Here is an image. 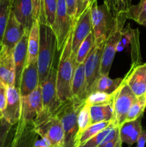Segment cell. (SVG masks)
Here are the masks:
<instances>
[{
  "label": "cell",
  "instance_id": "obj_1",
  "mask_svg": "<svg viewBox=\"0 0 146 147\" xmlns=\"http://www.w3.org/2000/svg\"><path fill=\"white\" fill-rule=\"evenodd\" d=\"M72 29L62 48L57 66V91L59 99L62 102L71 99L72 81L75 67V60L72 51Z\"/></svg>",
  "mask_w": 146,
  "mask_h": 147
},
{
  "label": "cell",
  "instance_id": "obj_2",
  "mask_svg": "<svg viewBox=\"0 0 146 147\" xmlns=\"http://www.w3.org/2000/svg\"><path fill=\"white\" fill-rule=\"evenodd\" d=\"M84 103L72 98L62 102L54 113L62 124L64 135L63 147H79L77 116Z\"/></svg>",
  "mask_w": 146,
  "mask_h": 147
},
{
  "label": "cell",
  "instance_id": "obj_3",
  "mask_svg": "<svg viewBox=\"0 0 146 147\" xmlns=\"http://www.w3.org/2000/svg\"><path fill=\"white\" fill-rule=\"evenodd\" d=\"M56 51H57V37L52 27L40 24V49L37 58L40 84L47 78L55 63Z\"/></svg>",
  "mask_w": 146,
  "mask_h": 147
},
{
  "label": "cell",
  "instance_id": "obj_4",
  "mask_svg": "<svg viewBox=\"0 0 146 147\" xmlns=\"http://www.w3.org/2000/svg\"><path fill=\"white\" fill-rule=\"evenodd\" d=\"M90 5L94 45H99L105 42L115 30L118 23V16L113 15L104 3L98 5L97 0H93Z\"/></svg>",
  "mask_w": 146,
  "mask_h": 147
},
{
  "label": "cell",
  "instance_id": "obj_5",
  "mask_svg": "<svg viewBox=\"0 0 146 147\" xmlns=\"http://www.w3.org/2000/svg\"><path fill=\"white\" fill-rule=\"evenodd\" d=\"M34 129L39 136L45 138L52 147L64 146V131L61 121L56 115L40 116L34 122Z\"/></svg>",
  "mask_w": 146,
  "mask_h": 147
},
{
  "label": "cell",
  "instance_id": "obj_6",
  "mask_svg": "<svg viewBox=\"0 0 146 147\" xmlns=\"http://www.w3.org/2000/svg\"><path fill=\"white\" fill-rule=\"evenodd\" d=\"M117 16L118 23L117 27L104 43L100 65V75L108 76L117 47L123 38V30L124 28L125 22L127 20L125 11H120Z\"/></svg>",
  "mask_w": 146,
  "mask_h": 147
},
{
  "label": "cell",
  "instance_id": "obj_7",
  "mask_svg": "<svg viewBox=\"0 0 146 147\" xmlns=\"http://www.w3.org/2000/svg\"><path fill=\"white\" fill-rule=\"evenodd\" d=\"M137 97L134 95L123 78L121 84L113 93V109L114 113L113 123L116 126H120L125 122L127 113Z\"/></svg>",
  "mask_w": 146,
  "mask_h": 147
},
{
  "label": "cell",
  "instance_id": "obj_8",
  "mask_svg": "<svg viewBox=\"0 0 146 147\" xmlns=\"http://www.w3.org/2000/svg\"><path fill=\"white\" fill-rule=\"evenodd\" d=\"M57 67L55 63L50 69L47 78L41 83L43 111L40 116L54 114L61 105L57 91Z\"/></svg>",
  "mask_w": 146,
  "mask_h": 147
},
{
  "label": "cell",
  "instance_id": "obj_9",
  "mask_svg": "<svg viewBox=\"0 0 146 147\" xmlns=\"http://www.w3.org/2000/svg\"><path fill=\"white\" fill-rule=\"evenodd\" d=\"M73 27V23L67 13L66 0H57L53 30L55 33L57 42V51H60Z\"/></svg>",
  "mask_w": 146,
  "mask_h": 147
},
{
  "label": "cell",
  "instance_id": "obj_10",
  "mask_svg": "<svg viewBox=\"0 0 146 147\" xmlns=\"http://www.w3.org/2000/svg\"><path fill=\"white\" fill-rule=\"evenodd\" d=\"M21 112L20 120L23 122H34L37 120L43 111L42 86L37 88L25 97H21Z\"/></svg>",
  "mask_w": 146,
  "mask_h": 147
},
{
  "label": "cell",
  "instance_id": "obj_11",
  "mask_svg": "<svg viewBox=\"0 0 146 147\" xmlns=\"http://www.w3.org/2000/svg\"><path fill=\"white\" fill-rule=\"evenodd\" d=\"M92 32V26L91 20V5H89L73 24L72 51L74 60L82 42Z\"/></svg>",
  "mask_w": 146,
  "mask_h": 147
},
{
  "label": "cell",
  "instance_id": "obj_12",
  "mask_svg": "<svg viewBox=\"0 0 146 147\" xmlns=\"http://www.w3.org/2000/svg\"><path fill=\"white\" fill-rule=\"evenodd\" d=\"M104 43L105 42L94 45L84 63L88 95L94 83L100 76V65Z\"/></svg>",
  "mask_w": 146,
  "mask_h": 147
},
{
  "label": "cell",
  "instance_id": "obj_13",
  "mask_svg": "<svg viewBox=\"0 0 146 147\" xmlns=\"http://www.w3.org/2000/svg\"><path fill=\"white\" fill-rule=\"evenodd\" d=\"M123 80L137 98L146 95V63L131 66Z\"/></svg>",
  "mask_w": 146,
  "mask_h": 147
},
{
  "label": "cell",
  "instance_id": "obj_14",
  "mask_svg": "<svg viewBox=\"0 0 146 147\" xmlns=\"http://www.w3.org/2000/svg\"><path fill=\"white\" fill-rule=\"evenodd\" d=\"M21 100L19 90L14 86L7 87V104L3 118L12 126L17 125L21 118Z\"/></svg>",
  "mask_w": 146,
  "mask_h": 147
},
{
  "label": "cell",
  "instance_id": "obj_15",
  "mask_svg": "<svg viewBox=\"0 0 146 147\" xmlns=\"http://www.w3.org/2000/svg\"><path fill=\"white\" fill-rule=\"evenodd\" d=\"M26 32L27 31L24 30L23 26L19 22L15 16L11 11L1 41L4 48L7 51H14V47L21 40Z\"/></svg>",
  "mask_w": 146,
  "mask_h": 147
},
{
  "label": "cell",
  "instance_id": "obj_16",
  "mask_svg": "<svg viewBox=\"0 0 146 147\" xmlns=\"http://www.w3.org/2000/svg\"><path fill=\"white\" fill-rule=\"evenodd\" d=\"M39 135L34 129V122L19 121L10 147H33Z\"/></svg>",
  "mask_w": 146,
  "mask_h": 147
},
{
  "label": "cell",
  "instance_id": "obj_17",
  "mask_svg": "<svg viewBox=\"0 0 146 147\" xmlns=\"http://www.w3.org/2000/svg\"><path fill=\"white\" fill-rule=\"evenodd\" d=\"M11 11L24 30L29 32L35 21L31 0H11Z\"/></svg>",
  "mask_w": 146,
  "mask_h": 147
},
{
  "label": "cell",
  "instance_id": "obj_18",
  "mask_svg": "<svg viewBox=\"0 0 146 147\" xmlns=\"http://www.w3.org/2000/svg\"><path fill=\"white\" fill-rule=\"evenodd\" d=\"M40 85L37 61L27 65L22 72L20 81L19 93L21 97H25L34 91Z\"/></svg>",
  "mask_w": 146,
  "mask_h": 147
},
{
  "label": "cell",
  "instance_id": "obj_19",
  "mask_svg": "<svg viewBox=\"0 0 146 147\" xmlns=\"http://www.w3.org/2000/svg\"><path fill=\"white\" fill-rule=\"evenodd\" d=\"M29 32H26L13 51L14 66H15V87L19 89L22 72L26 66L27 60Z\"/></svg>",
  "mask_w": 146,
  "mask_h": 147
},
{
  "label": "cell",
  "instance_id": "obj_20",
  "mask_svg": "<svg viewBox=\"0 0 146 147\" xmlns=\"http://www.w3.org/2000/svg\"><path fill=\"white\" fill-rule=\"evenodd\" d=\"M0 80L7 87H15V66L13 52L3 48L0 55Z\"/></svg>",
  "mask_w": 146,
  "mask_h": 147
},
{
  "label": "cell",
  "instance_id": "obj_21",
  "mask_svg": "<svg viewBox=\"0 0 146 147\" xmlns=\"http://www.w3.org/2000/svg\"><path fill=\"white\" fill-rule=\"evenodd\" d=\"M88 96L84 64L77 65L74 67L72 81V97L81 102H84Z\"/></svg>",
  "mask_w": 146,
  "mask_h": 147
},
{
  "label": "cell",
  "instance_id": "obj_22",
  "mask_svg": "<svg viewBox=\"0 0 146 147\" xmlns=\"http://www.w3.org/2000/svg\"><path fill=\"white\" fill-rule=\"evenodd\" d=\"M142 117L131 121L124 122L119 126V135L122 143H125L128 146H132L137 143L143 131L141 124Z\"/></svg>",
  "mask_w": 146,
  "mask_h": 147
},
{
  "label": "cell",
  "instance_id": "obj_23",
  "mask_svg": "<svg viewBox=\"0 0 146 147\" xmlns=\"http://www.w3.org/2000/svg\"><path fill=\"white\" fill-rule=\"evenodd\" d=\"M40 42V23L35 20L29 32L27 60L26 65L37 61Z\"/></svg>",
  "mask_w": 146,
  "mask_h": 147
},
{
  "label": "cell",
  "instance_id": "obj_24",
  "mask_svg": "<svg viewBox=\"0 0 146 147\" xmlns=\"http://www.w3.org/2000/svg\"><path fill=\"white\" fill-rule=\"evenodd\" d=\"M123 81V78L112 79L108 76L100 75L95 83L92 87L90 93L93 92H102L107 94H112L119 88Z\"/></svg>",
  "mask_w": 146,
  "mask_h": 147
},
{
  "label": "cell",
  "instance_id": "obj_25",
  "mask_svg": "<svg viewBox=\"0 0 146 147\" xmlns=\"http://www.w3.org/2000/svg\"><path fill=\"white\" fill-rule=\"evenodd\" d=\"M90 116L91 123H100V122L113 121L114 113L112 105L90 106Z\"/></svg>",
  "mask_w": 146,
  "mask_h": 147
},
{
  "label": "cell",
  "instance_id": "obj_26",
  "mask_svg": "<svg viewBox=\"0 0 146 147\" xmlns=\"http://www.w3.org/2000/svg\"><path fill=\"white\" fill-rule=\"evenodd\" d=\"M126 18L146 27V0H140L137 4L130 5L125 11Z\"/></svg>",
  "mask_w": 146,
  "mask_h": 147
},
{
  "label": "cell",
  "instance_id": "obj_27",
  "mask_svg": "<svg viewBox=\"0 0 146 147\" xmlns=\"http://www.w3.org/2000/svg\"><path fill=\"white\" fill-rule=\"evenodd\" d=\"M14 126L10 124L4 118L0 120V147L11 146L16 131V126L13 129Z\"/></svg>",
  "mask_w": 146,
  "mask_h": 147
},
{
  "label": "cell",
  "instance_id": "obj_28",
  "mask_svg": "<svg viewBox=\"0 0 146 147\" xmlns=\"http://www.w3.org/2000/svg\"><path fill=\"white\" fill-rule=\"evenodd\" d=\"M94 46V38L92 32L86 37L85 40L82 42L81 45L79 47V50L77 51L75 57V66L79 64H84L86 58L90 54V51Z\"/></svg>",
  "mask_w": 146,
  "mask_h": 147
},
{
  "label": "cell",
  "instance_id": "obj_29",
  "mask_svg": "<svg viewBox=\"0 0 146 147\" xmlns=\"http://www.w3.org/2000/svg\"><path fill=\"white\" fill-rule=\"evenodd\" d=\"M112 123H113V122L106 121L100 122V123H97L90 125L87 129H86L85 130L82 132V134L81 136H80V139H79V147H80V146H81V145L84 144L85 142H87V141L90 140V139L94 137V136H96L97 134H99L100 132H101L102 131L105 129L106 128L108 127L109 126H110V124H111Z\"/></svg>",
  "mask_w": 146,
  "mask_h": 147
},
{
  "label": "cell",
  "instance_id": "obj_30",
  "mask_svg": "<svg viewBox=\"0 0 146 147\" xmlns=\"http://www.w3.org/2000/svg\"><path fill=\"white\" fill-rule=\"evenodd\" d=\"M57 7V0H43V22L42 24L53 27Z\"/></svg>",
  "mask_w": 146,
  "mask_h": 147
},
{
  "label": "cell",
  "instance_id": "obj_31",
  "mask_svg": "<svg viewBox=\"0 0 146 147\" xmlns=\"http://www.w3.org/2000/svg\"><path fill=\"white\" fill-rule=\"evenodd\" d=\"M77 124H78V145L79 139L86 129L89 127L91 123V116H90V106L87 103H84L80 109L77 116Z\"/></svg>",
  "mask_w": 146,
  "mask_h": 147
},
{
  "label": "cell",
  "instance_id": "obj_32",
  "mask_svg": "<svg viewBox=\"0 0 146 147\" xmlns=\"http://www.w3.org/2000/svg\"><path fill=\"white\" fill-rule=\"evenodd\" d=\"M146 109V95L137 98L135 101L132 105L127 113L126 121H131L142 117Z\"/></svg>",
  "mask_w": 146,
  "mask_h": 147
},
{
  "label": "cell",
  "instance_id": "obj_33",
  "mask_svg": "<svg viewBox=\"0 0 146 147\" xmlns=\"http://www.w3.org/2000/svg\"><path fill=\"white\" fill-rule=\"evenodd\" d=\"M113 100V93L107 94L102 92H93L87 96L85 103L92 106L112 105Z\"/></svg>",
  "mask_w": 146,
  "mask_h": 147
},
{
  "label": "cell",
  "instance_id": "obj_34",
  "mask_svg": "<svg viewBox=\"0 0 146 147\" xmlns=\"http://www.w3.org/2000/svg\"><path fill=\"white\" fill-rule=\"evenodd\" d=\"M11 0H0V42L2 41L3 34L7 21L11 13Z\"/></svg>",
  "mask_w": 146,
  "mask_h": 147
},
{
  "label": "cell",
  "instance_id": "obj_35",
  "mask_svg": "<svg viewBox=\"0 0 146 147\" xmlns=\"http://www.w3.org/2000/svg\"><path fill=\"white\" fill-rule=\"evenodd\" d=\"M115 126H116L114 123H112L110 126H109L105 129H104L101 132L97 134L96 136H94V137H92L90 140L87 141L84 144L80 146V147H98L100 145L107 143V137L108 136L109 133Z\"/></svg>",
  "mask_w": 146,
  "mask_h": 147
},
{
  "label": "cell",
  "instance_id": "obj_36",
  "mask_svg": "<svg viewBox=\"0 0 146 147\" xmlns=\"http://www.w3.org/2000/svg\"><path fill=\"white\" fill-rule=\"evenodd\" d=\"M34 20L42 24L43 22V0H31Z\"/></svg>",
  "mask_w": 146,
  "mask_h": 147
},
{
  "label": "cell",
  "instance_id": "obj_37",
  "mask_svg": "<svg viewBox=\"0 0 146 147\" xmlns=\"http://www.w3.org/2000/svg\"><path fill=\"white\" fill-rule=\"evenodd\" d=\"M7 87L0 80V110L3 112L7 104Z\"/></svg>",
  "mask_w": 146,
  "mask_h": 147
},
{
  "label": "cell",
  "instance_id": "obj_38",
  "mask_svg": "<svg viewBox=\"0 0 146 147\" xmlns=\"http://www.w3.org/2000/svg\"><path fill=\"white\" fill-rule=\"evenodd\" d=\"M66 4L68 15L74 24L76 17V0H66Z\"/></svg>",
  "mask_w": 146,
  "mask_h": 147
},
{
  "label": "cell",
  "instance_id": "obj_39",
  "mask_svg": "<svg viewBox=\"0 0 146 147\" xmlns=\"http://www.w3.org/2000/svg\"><path fill=\"white\" fill-rule=\"evenodd\" d=\"M104 4H105L110 11L114 16H117L119 13L118 6L117 0H104Z\"/></svg>",
  "mask_w": 146,
  "mask_h": 147
},
{
  "label": "cell",
  "instance_id": "obj_40",
  "mask_svg": "<svg viewBox=\"0 0 146 147\" xmlns=\"http://www.w3.org/2000/svg\"><path fill=\"white\" fill-rule=\"evenodd\" d=\"M122 143L121 140H120V135H119V133L117 134V136L113 140L110 141V142H107V143L104 144H102L98 147H122Z\"/></svg>",
  "mask_w": 146,
  "mask_h": 147
},
{
  "label": "cell",
  "instance_id": "obj_41",
  "mask_svg": "<svg viewBox=\"0 0 146 147\" xmlns=\"http://www.w3.org/2000/svg\"><path fill=\"white\" fill-rule=\"evenodd\" d=\"M86 7L85 5H84V0H76V17L74 22L77 20V18L81 15V14L84 11Z\"/></svg>",
  "mask_w": 146,
  "mask_h": 147
},
{
  "label": "cell",
  "instance_id": "obj_42",
  "mask_svg": "<svg viewBox=\"0 0 146 147\" xmlns=\"http://www.w3.org/2000/svg\"><path fill=\"white\" fill-rule=\"evenodd\" d=\"M131 1L132 0H117L119 12L120 11H126L127 9V8L131 5L130 4Z\"/></svg>",
  "mask_w": 146,
  "mask_h": 147
},
{
  "label": "cell",
  "instance_id": "obj_43",
  "mask_svg": "<svg viewBox=\"0 0 146 147\" xmlns=\"http://www.w3.org/2000/svg\"><path fill=\"white\" fill-rule=\"evenodd\" d=\"M33 147H52L50 142L45 138L37 139Z\"/></svg>",
  "mask_w": 146,
  "mask_h": 147
},
{
  "label": "cell",
  "instance_id": "obj_44",
  "mask_svg": "<svg viewBox=\"0 0 146 147\" xmlns=\"http://www.w3.org/2000/svg\"><path fill=\"white\" fill-rule=\"evenodd\" d=\"M146 144V130L143 129L140 137L138 138L137 142V146L136 147H145Z\"/></svg>",
  "mask_w": 146,
  "mask_h": 147
},
{
  "label": "cell",
  "instance_id": "obj_45",
  "mask_svg": "<svg viewBox=\"0 0 146 147\" xmlns=\"http://www.w3.org/2000/svg\"><path fill=\"white\" fill-rule=\"evenodd\" d=\"M93 0H84V5H85V7L87 8L89 5H90V4L92 3Z\"/></svg>",
  "mask_w": 146,
  "mask_h": 147
},
{
  "label": "cell",
  "instance_id": "obj_46",
  "mask_svg": "<svg viewBox=\"0 0 146 147\" xmlns=\"http://www.w3.org/2000/svg\"><path fill=\"white\" fill-rule=\"evenodd\" d=\"M3 48H4V47H3L2 44H1V42H0V55H1V52H2Z\"/></svg>",
  "mask_w": 146,
  "mask_h": 147
},
{
  "label": "cell",
  "instance_id": "obj_47",
  "mask_svg": "<svg viewBox=\"0 0 146 147\" xmlns=\"http://www.w3.org/2000/svg\"><path fill=\"white\" fill-rule=\"evenodd\" d=\"M2 119H3V113H2V111L0 110V120H1Z\"/></svg>",
  "mask_w": 146,
  "mask_h": 147
}]
</instances>
